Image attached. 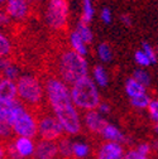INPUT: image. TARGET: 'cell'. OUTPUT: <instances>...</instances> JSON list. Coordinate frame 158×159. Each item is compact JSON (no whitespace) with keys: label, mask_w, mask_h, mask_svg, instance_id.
<instances>
[{"label":"cell","mask_w":158,"mask_h":159,"mask_svg":"<svg viewBox=\"0 0 158 159\" xmlns=\"http://www.w3.org/2000/svg\"><path fill=\"white\" fill-rule=\"evenodd\" d=\"M99 112H100L103 116H105V115H109L110 112H111V105L109 104V102H105V101H101V104L99 105V107L96 109Z\"/></svg>","instance_id":"35"},{"label":"cell","mask_w":158,"mask_h":159,"mask_svg":"<svg viewBox=\"0 0 158 159\" xmlns=\"http://www.w3.org/2000/svg\"><path fill=\"white\" fill-rule=\"evenodd\" d=\"M5 3H7V0H0V8L4 7V5H5Z\"/></svg>","instance_id":"40"},{"label":"cell","mask_w":158,"mask_h":159,"mask_svg":"<svg viewBox=\"0 0 158 159\" xmlns=\"http://www.w3.org/2000/svg\"><path fill=\"white\" fill-rule=\"evenodd\" d=\"M70 87H71L72 101L80 111L86 112V111L96 110L99 105L101 104L100 90L94 82L91 76L78 80L77 82H75Z\"/></svg>","instance_id":"5"},{"label":"cell","mask_w":158,"mask_h":159,"mask_svg":"<svg viewBox=\"0 0 158 159\" xmlns=\"http://www.w3.org/2000/svg\"><path fill=\"white\" fill-rule=\"evenodd\" d=\"M7 120L10 125L13 136L38 138V114L16 100L4 106Z\"/></svg>","instance_id":"2"},{"label":"cell","mask_w":158,"mask_h":159,"mask_svg":"<svg viewBox=\"0 0 158 159\" xmlns=\"http://www.w3.org/2000/svg\"><path fill=\"white\" fill-rule=\"evenodd\" d=\"M18 98V86L16 81L0 76V105H9Z\"/></svg>","instance_id":"12"},{"label":"cell","mask_w":158,"mask_h":159,"mask_svg":"<svg viewBox=\"0 0 158 159\" xmlns=\"http://www.w3.org/2000/svg\"><path fill=\"white\" fill-rule=\"evenodd\" d=\"M134 80H137L138 82H141L142 85H144L146 87H148L152 82V77L151 75L148 73V71H146L144 68H138L133 72V76H132Z\"/></svg>","instance_id":"26"},{"label":"cell","mask_w":158,"mask_h":159,"mask_svg":"<svg viewBox=\"0 0 158 159\" xmlns=\"http://www.w3.org/2000/svg\"><path fill=\"white\" fill-rule=\"evenodd\" d=\"M134 59H135L137 65L139 66L141 68H146V67H149V66L152 65L149 57L144 53V51H143L142 48H141V49H138V51L134 53Z\"/></svg>","instance_id":"28"},{"label":"cell","mask_w":158,"mask_h":159,"mask_svg":"<svg viewBox=\"0 0 158 159\" xmlns=\"http://www.w3.org/2000/svg\"><path fill=\"white\" fill-rule=\"evenodd\" d=\"M8 159H34L37 140L33 138L13 136L5 143Z\"/></svg>","instance_id":"8"},{"label":"cell","mask_w":158,"mask_h":159,"mask_svg":"<svg viewBox=\"0 0 158 159\" xmlns=\"http://www.w3.org/2000/svg\"><path fill=\"white\" fill-rule=\"evenodd\" d=\"M56 159H60V158H56Z\"/></svg>","instance_id":"44"},{"label":"cell","mask_w":158,"mask_h":159,"mask_svg":"<svg viewBox=\"0 0 158 159\" xmlns=\"http://www.w3.org/2000/svg\"><path fill=\"white\" fill-rule=\"evenodd\" d=\"M67 43H68V48L78 54H81L84 57L87 56V52H89V44L85 43V41L80 37V34H78L75 29L71 30L68 33V37H67Z\"/></svg>","instance_id":"15"},{"label":"cell","mask_w":158,"mask_h":159,"mask_svg":"<svg viewBox=\"0 0 158 159\" xmlns=\"http://www.w3.org/2000/svg\"><path fill=\"white\" fill-rule=\"evenodd\" d=\"M72 144L73 139L71 136L65 135L57 142L58 147V158L60 159H72Z\"/></svg>","instance_id":"19"},{"label":"cell","mask_w":158,"mask_h":159,"mask_svg":"<svg viewBox=\"0 0 158 159\" xmlns=\"http://www.w3.org/2000/svg\"><path fill=\"white\" fill-rule=\"evenodd\" d=\"M0 76L5 77V78H9V80H13V81H16V80L22 76V73H21V68H19V66L15 62H13Z\"/></svg>","instance_id":"27"},{"label":"cell","mask_w":158,"mask_h":159,"mask_svg":"<svg viewBox=\"0 0 158 159\" xmlns=\"http://www.w3.org/2000/svg\"><path fill=\"white\" fill-rule=\"evenodd\" d=\"M18 98L29 109L38 111L46 104L44 81L32 73H22L16 80Z\"/></svg>","instance_id":"4"},{"label":"cell","mask_w":158,"mask_h":159,"mask_svg":"<svg viewBox=\"0 0 158 159\" xmlns=\"http://www.w3.org/2000/svg\"><path fill=\"white\" fill-rule=\"evenodd\" d=\"M120 20H122L123 24H125L127 27H130V25H132V18H130V15H128V14L122 15V16H120Z\"/></svg>","instance_id":"38"},{"label":"cell","mask_w":158,"mask_h":159,"mask_svg":"<svg viewBox=\"0 0 158 159\" xmlns=\"http://www.w3.org/2000/svg\"><path fill=\"white\" fill-rule=\"evenodd\" d=\"M100 20L104 24H110L113 22V13L109 8H103L100 11Z\"/></svg>","instance_id":"32"},{"label":"cell","mask_w":158,"mask_h":159,"mask_svg":"<svg viewBox=\"0 0 158 159\" xmlns=\"http://www.w3.org/2000/svg\"><path fill=\"white\" fill-rule=\"evenodd\" d=\"M65 136L63 128L51 111L38 114V139L49 142H58Z\"/></svg>","instance_id":"7"},{"label":"cell","mask_w":158,"mask_h":159,"mask_svg":"<svg viewBox=\"0 0 158 159\" xmlns=\"http://www.w3.org/2000/svg\"><path fill=\"white\" fill-rule=\"evenodd\" d=\"M151 145H152V149H153V150L158 152V139H154V140L151 143Z\"/></svg>","instance_id":"39"},{"label":"cell","mask_w":158,"mask_h":159,"mask_svg":"<svg viewBox=\"0 0 158 159\" xmlns=\"http://www.w3.org/2000/svg\"><path fill=\"white\" fill-rule=\"evenodd\" d=\"M3 9L12 20L22 22L30 13V0H7Z\"/></svg>","instance_id":"9"},{"label":"cell","mask_w":158,"mask_h":159,"mask_svg":"<svg viewBox=\"0 0 158 159\" xmlns=\"http://www.w3.org/2000/svg\"><path fill=\"white\" fill-rule=\"evenodd\" d=\"M44 22L52 30H63L70 19L68 0H47L44 8Z\"/></svg>","instance_id":"6"},{"label":"cell","mask_w":158,"mask_h":159,"mask_svg":"<svg viewBox=\"0 0 158 159\" xmlns=\"http://www.w3.org/2000/svg\"><path fill=\"white\" fill-rule=\"evenodd\" d=\"M125 148L122 144L103 142L94 153V159H124Z\"/></svg>","instance_id":"11"},{"label":"cell","mask_w":158,"mask_h":159,"mask_svg":"<svg viewBox=\"0 0 158 159\" xmlns=\"http://www.w3.org/2000/svg\"><path fill=\"white\" fill-rule=\"evenodd\" d=\"M14 61L10 58V57H2L0 58V75H2Z\"/></svg>","instance_id":"36"},{"label":"cell","mask_w":158,"mask_h":159,"mask_svg":"<svg viewBox=\"0 0 158 159\" xmlns=\"http://www.w3.org/2000/svg\"><path fill=\"white\" fill-rule=\"evenodd\" d=\"M13 42L10 37L3 30L0 29V58L2 57H10L13 53Z\"/></svg>","instance_id":"22"},{"label":"cell","mask_w":158,"mask_h":159,"mask_svg":"<svg viewBox=\"0 0 158 159\" xmlns=\"http://www.w3.org/2000/svg\"><path fill=\"white\" fill-rule=\"evenodd\" d=\"M33 2H38L39 3V2H43V0H33Z\"/></svg>","instance_id":"42"},{"label":"cell","mask_w":158,"mask_h":159,"mask_svg":"<svg viewBox=\"0 0 158 159\" xmlns=\"http://www.w3.org/2000/svg\"><path fill=\"white\" fill-rule=\"evenodd\" d=\"M96 54H97V58L100 59V62H103V63L111 62V59L114 57V53H113L111 47L108 43H104V42L100 43V44H97V47H96Z\"/></svg>","instance_id":"24"},{"label":"cell","mask_w":158,"mask_h":159,"mask_svg":"<svg viewBox=\"0 0 158 159\" xmlns=\"http://www.w3.org/2000/svg\"><path fill=\"white\" fill-rule=\"evenodd\" d=\"M135 149H137L138 152H139V153H142L143 155H146V157H148V155L151 154V152L153 150V149H152L151 143H147V142H143V143L137 144Z\"/></svg>","instance_id":"33"},{"label":"cell","mask_w":158,"mask_h":159,"mask_svg":"<svg viewBox=\"0 0 158 159\" xmlns=\"http://www.w3.org/2000/svg\"><path fill=\"white\" fill-rule=\"evenodd\" d=\"M106 124H108V120L105 119V116H103L97 110H91V111H86L82 114L84 129L92 135L100 136V134Z\"/></svg>","instance_id":"10"},{"label":"cell","mask_w":158,"mask_h":159,"mask_svg":"<svg viewBox=\"0 0 158 159\" xmlns=\"http://www.w3.org/2000/svg\"><path fill=\"white\" fill-rule=\"evenodd\" d=\"M90 72L86 57L78 54L70 48L62 51L57 58V76L68 86H72L78 80L87 77Z\"/></svg>","instance_id":"3"},{"label":"cell","mask_w":158,"mask_h":159,"mask_svg":"<svg viewBox=\"0 0 158 159\" xmlns=\"http://www.w3.org/2000/svg\"><path fill=\"white\" fill-rule=\"evenodd\" d=\"M0 159H8L7 147H5V143L3 142H0Z\"/></svg>","instance_id":"37"},{"label":"cell","mask_w":158,"mask_h":159,"mask_svg":"<svg viewBox=\"0 0 158 159\" xmlns=\"http://www.w3.org/2000/svg\"><path fill=\"white\" fill-rule=\"evenodd\" d=\"M91 78L94 80V82L97 85L99 89H104L109 85V75L103 65L94 66L91 71Z\"/></svg>","instance_id":"18"},{"label":"cell","mask_w":158,"mask_h":159,"mask_svg":"<svg viewBox=\"0 0 158 159\" xmlns=\"http://www.w3.org/2000/svg\"><path fill=\"white\" fill-rule=\"evenodd\" d=\"M10 22H12V19L8 16L5 10L3 8H0V29H4L5 27H8Z\"/></svg>","instance_id":"34"},{"label":"cell","mask_w":158,"mask_h":159,"mask_svg":"<svg viewBox=\"0 0 158 159\" xmlns=\"http://www.w3.org/2000/svg\"><path fill=\"white\" fill-rule=\"evenodd\" d=\"M154 131H156V134H158V123L154 124Z\"/></svg>","instance_id":"41"},{"label":"cell","mask_w":158,"mask_h":159,"mask_svg":"<svg viewBox=\"0 0 158 159\" xmlns=\"http://www.w3.org/2000/svg\"><path fill=\"white\" fill-rule=\"evenodd\" d=\"M58 158V147L56 142L49 140H37L35 158L34 159H56Z\"/></svg>","instance_id":"14"},{"label":"cell","mask_w":158,"mask_h":159,"mask_svg":"<svg viewBox=\"0 0 158 159\" xmlns=\"http://www.w3.org/2000/svg\"><path fill=\"white\" fill-rule=\"evenodd\" d=\"M130 101V105L134 107V109H138V110H143V109H148L152 98L149 97L148 93L146 95H142V96H138V97H134V98H129Z\"/></svg>","instance_id":"25"},{"label":"cell","mask_w":158,"mask_h":159,"mask_svg":"<svg viewBox=\"0 0 158 159\" xmlns=\"http://www.w3.org/2000/svg\"><path fill=\"white\" fill-rule=\"evenodd\" d=\"M81 10L82 11H81V16H80V22L90 24L95 16V7H94L92 0H82Z\"/></svg>","instance_id":"21"},{"label":"cell","mask_w":158,"mask_h":159,"mask_svg":"<svg viewBox=\"0 0 158 159\" xmlns=\"http://www.w3.org/2000/svg\"><path fill=\"white\" fill-rule=\"evenodd\" d=\"M157 53H158V48H157Z\"/></svg>","instance_id":"43"},{"label":"cell","mask_w":158,"mask_h":159,"mask_svg":"<svg viewBox=\"0 0 158 159\" xmlns=\"http://www.w3.org/2000/svg\"><path fill=\"white\" fill-rule=\"evenodd\" d=\"M142 49H143L144 53L149 57L152 65H156V63H157V59H158V53H157V51H156L149 43H147V42H144V43L142 44Z\"/></svg>","instance_id":"29"},{"label":"cell","mask_w":158,"mask_h":159,"mask_svg":"<svg viewBox=\"0 0 158 159\" xmlns=\"http://www.w3.org/2000/svg\"><path fill=\"white\" fill-rule=\"evenodd\" d=\"M100 138L103 139V142H110V143H118V144H122V145H125V144H129L130 139L118 128L116 125L111 124L108 121V124L104 126L101 134H100Z\"/></svg>","instance_id":"13"},{"label":"cell","mask_w":158,"mask_h":159,"mask_svg":"<svg viewBox=\"0 0 158 159\" xmlns=\"http://www.w3.org/2000/svg\"><path fill=\"white\" fill-rule=\"evenodd\" d=\"M46 104L49 111L61 123L65 135L78 136L82 130V115L71 97V87L58 76H48L44 80Z\"/></svg>","instance_id":"1"},{"label":"cell","mask_w":158,"mask_h":159,"mask_svg":"<svg viewBox=\"0 0 158 159\" xmlns=\"http://www.w3.org/2000/svg\"><path fill=\"white\" fill-rule=\"evenodd\" d=\"M124 89H125V93L128 95L129 98H134V97H138V96H142V95L147 93V87L144 85H142L141 82H138L137 80H134L133 77L127 78Z\"/></svg>","instance_id":"17"},{"label":"cell","mask_w":158,"mask_h":159,"mask_svg":"<svg viewBox=\"0 0 158 159\" xmlns=\"http://www.w3.org/2000/svg\"><path fill=\"white\" fill-rule=\"evenodd\" d=\"M147 110H148V115L151 117V120L154 123H158V98H152Z\"/></svg>","instance_id":"30"},{"label":"cell","mask_w":158,"mask_h":159,"mask_svg":"<svg viewBox=\"0 0 158 159\" xmlns=\"http://www.w3.org/2000/svg\"><path fill=\"white\" fill-rule=\"evenodd\" d=\"M148 159H149V158H148Z\"/></svg>","instance_id":"45"},{"label":"cell","mask_w":158,"mask_h":159,"mask_svg":"<svg viewBox=\"0 0 158 159\" xmlns=\"http://www.w3.org/2000/svg\"><path fill=\"white\" fill-rule=\"evenodd\" d=\"M124 159H148V157H146L142 153H139L135 148H129L125 152Z\"/></svg>","instance_id":"31"},{"label":"cell","mask_w":158,"mask_h":159,"mask_svg":"<svg viewBox=\"0 0 158 159\" xmlns=\"http://www.w3.org/2000/svg\"><path fill=\"white\" fill-rule=\"evenodd\" d=\"M12 138H13V133H12L10 125L7 120L4 106L0 105V142L7 143L8 140H10Z\"/></svg>","instance_id":"20"},{"label":"cell","mask_w":158,"mask_h":159,"mask_svg":"<svg viewBox=\"0 0 158 159\" xmlns=\"http://www.w3.org/2000/svg\"><path fill=\"white\" fill-rule=\"evenodd\" d=\"M92 154L91 145L82 139H75L72 144V159H89Z\"/></svg>","instance_id":"16"},{"label":"cell","mask_w":158,"mask_h":159,"mask_svg":"<svg viewBox=\"0 0 158 159\" xmlns=\"http://www.w3.org/2000/svg\"><path fill=\"white\" fill-rule=\"evenodd\" d=\"M75 30L80 34V37L84 39L86 44H91L94 42V32H92L90 24L78 22L76 24V27H75Z\"/></svg>","instance_id":"23"}]
</instances>
